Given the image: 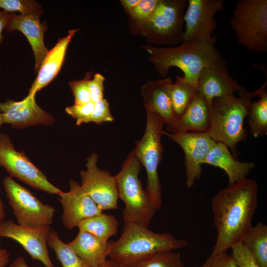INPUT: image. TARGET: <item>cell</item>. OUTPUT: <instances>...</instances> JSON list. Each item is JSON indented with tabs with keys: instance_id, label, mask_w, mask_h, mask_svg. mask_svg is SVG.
<instances>
[{
	"instance_id": "obj_19",
	"label": "cell",
	"mask_w": 267,
	"mask_h": 267,
	"mask_svg": "<svg viewBox=\"0 0 267 267\" xmlns=\"http://www.w3.org/2000/svg\"><path fill=\"white\" fill-rule=\"evenodd\" d=\"M173 83L171 77H166L148 81L141 87L145 110L155 114L166 125L175 120L170 96Z\"/></svg>"
},
{
	"instance_id": "obj_13",
	"label": "cell",
	"mask_w": 267,
	"mask_h": 267,
	"mask_svg": "<svg viewBox=\"0 0 267 267\" xmlns=\"http://www.w3.org/2000/svg\"><path fill=\"white\" fill-rule=\"evenodd\" d=\"M51 230L49 225L26 226L11 220L0 222V237L12 239L19 243L34 260L45 267H55L47 249V240Z\"/></svg>"
},
{
	"instance_id": "obj_40",
	"label": "cell",
	"mask_w": 267,
	"mask_h": 267,
	"mask_svg": "<svg viewBox=\"0 0 267 267\" xmlns=\"http://www.w3.org/2000/svg\"><path fill=\"white\" fill-rule=\"evenodd\" d=\"M10 252L6 249H2L0 246V267H6L10 260Z\"/></svg>"
},
{
	"instance_id": "obj_14",
	"label": "cell",
	"mask_w": 267,
	"mask_h": 267,
	"mask_svg": "<svg viewBox=\"0 0 267 267\" xmlns=\"http://www.w3.org/2000/svg\"><path fill=\"white\" fill-rule=\"evenodd\" d=\"M163 134L167 135L183 149L185 154V185L187 188H191L200 178L203 161L216 142L206 133L170 134L164 131Z\"/></svg>"
},
{
	"instance_id": "obj_22",
	"label": "cell",
	"mask_w": 267,
	"mask_h": 267,
	"mask_svg": "<svg viewBox=\"0 0 267 267\" xmlns=\"http://www.w3.org/2000/svg\"><path fill=\"white\" fill-rule=\"evenodd\" d=\"M203 164L211 165L223 170L227 175L228 184L246 178V176L255 166L254 162H242L236 159L230 152L227 146L220 142H216L211 149Z\"/></svg>"
},
{
	"instance_id": "obj_16",
	"label": "cell",
	"mask_w": 267,
	"mask_h": 267,
	"mask_svg": "<svg viewBox=\"0 0 267 267\" xmlns=\"http://www.w3.org/2000/svg\"><path fill=\"white\" fill-rule=\"evenodd\" d=\"M69 187V191H62L59 195V200L63 208L62 218L64 226L71 230L77 227L81 221L103 211L78 181L71 179Z\"/></svg>"
},
{
	"instance_id": "obj_12",
	"label": "cell",
	"mask_w": 267,
	"mask_h": 267,
	"mask_svg": "<svg viewBox=\"0 0 267 267\" xmlns=\"http://www.w3.org/2000/svg\"><path fill=\"white\" fill-rule=\"evenodd\" d=\"M98 160L96 153L87 158V169L80 172L81 185L102 211L116 209L119 198L115 176L100 170L97 166Z\"/></svg>"
},
{
	"instance_id": "obj_35",
	"label": "cell",
	"mask_w": 267,
	"mask_h": 267,
	"mask_svg": "<svg viewBox=\"0 0 267 267\" xmlns=\"http://www.w3.org/2000/svg\"><path fill=\"white\" fill-rule=\"evenodd\" d=\"M94 103L90 101L84 104H74L65 108L66 112L76 120V125L84 124L85 120L92 114Z\"/></svg>"
},
{
	"instance_id": "obj_27",
	"label": "cell",
	"mask_w": 267,
	"mask_h": 267,
	"mask_svg": "<svg viewBox=\"0 0 267 267\" xmlns=\"http://www.w3.org/2000/svg\"><path fill=\"white\" fill-rule=\"evenodd\" d=\"M197 92V88L185 80L183 76H176V80L172 84L170 90V99L175 119L183 113Z\"/></svg>"
},
{
	"instance_id": "obj_6",
	"label": "cell",
	"mask_w": 267,
	"mask_h": 267,
	"mask_svg": "<svg viewBox=\"0 0 267 267\" xmlns=\"http://www.w3.org/2000/svg\"><path fill=\"white\" fill-rule=\"evenodd\" d=\"M146 123L142 137L135 141L133 150L136 158L147 174L145 191L156 210L162 204V186L158 169L163 157V147L161 137L164 123L155 114L145 110Z\"/></svg>"
},
{
	"instance_id": "obj_5",
	"label": "cell",
	"mask_w": 267,
	"mask_h": 267,
	"mask_svg": "<svg viewBox=\"0 0 267 267\" xmlns=\"http://www.w3.org/2000/svg\"><path fill=\"white\" fill-rule=\"evenodd\" d=\"M142 166L132 150L116 175L118 198L123 200L124 222L148 227L157 210L143 188L139 174Z\"/></svg>"
},
{
	"instance_id": "obj_8",
	"label": "cell",
	"mask_w": 267,
	"mask_h": 267,
	"mask_svg": "<svg viewBox=\"0 0 267 267\" xmlns=\"http://www.w3.org/2000/svg\"><path fill=\"white\" fill-rule=\"evenodd\" d=\"M230 24L239 44L252 51L267 52V0L238 1Z\"/></svg>"
},
{
	"instance_id": "obj_32",
	"label": "cell",
	"mask_w": 267,
	"mask_h": 267,
	"mask_svg": "<svg viewBox=\"0 0 267 267\" xmlns=\"http://www.w3.org/2000/svg\"><path fill=\"white\" fill-rule=\"evenodd\" d=\"M91 77V72L89 71L86 74L82 80L69 82V86L75 98V104H84L91 101L89 87V82Z\"/></svg>"
},
{
	"instance_id": "obj_15",
	"label": "cell",
	"mask_w": 267,
	"mask_h": 267,
	"mask_svg": "<svg viewBox=\"0 0 267 267\" xmlns=\"http://www.w3.org/2000/svg\"><path fill=\"white\" fill-rule=\"evenodd\" d=\"M197 90L210 108L215 98L233 94L236 91L240 94L247 91L229 75L223 59L202 70L198 78Z\"/></svg>"
},
{
	"instance_id": "obj_24",
	"label": "cell",
	"mask_w": 267,
	"mask_h": 267,
	"mask_svg": "<svg viewBox=\"0 0 267 267\" xmlns=\"http://www.w3.org/2000/svg\"><path fill=\"white\" fill-rule=\"evenodd\" d=\"M119 222L114 216L103 212L86 219L79 222V231L89 232L97 238L108 241L109 238L117 235Z\"/></svg>"
},
{
	"instance_id": "obj_43",
	"label": "cell",
	"mask_w": 267,
	"mask_h": 267,
	"mask_svg": "<svg viewBox=\"0 0 267 267\" xmlns=\"http://www.w3.org/2000/svg\"><path fill=\"white\" fill-rule=\"evenodd\" d=\"M5 217L4 205L0 196V222L4 221Z\"/></svg>"
},
{
	"instance_id": "obj_30",
	"label": "cell",
	"mask_w": 267,
	"mask_h": 267,
	"mask_svg": "<svg viewBox=\"0 0 267 267\" xmlns=\"http://www.w3.org/2000/svg\"><path fill=\"white\" fill-rule=\"evenodd\" d=\"M160 1L161 0H140L129 14L131 33L150 17Z\"/></svg>"
},
{
	"instance_id": "obj_33",
	"label": "cell",
	"mask_w": 267,
	"mask_h": 267,
	"mask_svg": "<svg viewBox=\"0 0 267 267\" xmlns=\"http://www.w3.org/2000/svg\"><path fill=\"white\" fill-rule=\"evenodd\" d=\"M231 256L238 267H260L247 248L239 242L233 245Z\"/></svg>"
},
{
	"instance_id": "obj_28",
	"label": "cell",
	"mask_w": 267,
	"mask_h": 267,
	"mask_svg": "<svg viewBox=\"0 0 267 267\" xmlns=\"http://www.w3.org/2000/svg\"><path fill=\"white\" fill-rule=\"evenodd\" d=\"M122 267H184L180 254L173 250L156 252Z\"/></svg>"
},
{
	"instance_id": "obj_41",
	"label": "cell",
	"mask_w": 267,
	"mask_h": 267,
	"mask_svg": "<svg viewBox=\"0 0 267 267\" xmlns=\"http://www.w3.org/2000/svg\"><path fill=\"white\" fill-rule=\"evenodd\" d=\"M7 267H29L25 259L21 256L18 257Z\"/></svg>"
},
{
	"instance_id": "obj_23",
	"label": "cell",
	"mask_w": 267,
	"mask_h": 267,
	"mask_svg": "<svg viewBox=\"0 0 267 267\" xmlns=\"http://www.w3.org/2000/svg\"><path fill=\"white\" fill-rule=\"evenodd\" d=\"M68 245L89 267H99L108 257L110 241L102 240L92 234L79 231Z\"/></svg>"
},
{
	"instance_id": "obj_44",
	"label": "cell",
	"mask_w": 267,
	"mask_h": 267,
	"mask_svg": "<svg viewBox=\"0 0 267 267\" xmlns=\"http://www.w3.org/2000/svg\"><path fill=\"white\" fill-rule=\"evenodd\" d=\"M3 124H4L3 117H2V115L1 113V111L0 110V127Z\"/></svg>"
},
{
	"instance_id": "obj_37",
	"label": "cell",
	"mask_w": 267,
	"mask_h": 267,
	"mask_svg": "<svg viewBox=\"0 0 267 267\" xmlns=\"http://www.w3.org/2000/svg\"><path fill=\"white\" fill-rule=\"evenodd\" d=\"M104 77L99 73L93 75L92 79L89 82L91 100L95 103L104 98Z\"/></svg>"
},
{
	"instance_id": "obj_26",
	"label": "cell",
	"mask_w": 267,
	"mask_h": 267,
	"mask_svg": "<svg viewBox=\"0 0 267 267\" xmlns=\"http://www.w3.org/2000/svg\"><path fill=\"white\" fill-rule=\"evenodd\" d=\"M267 84L251 92L253 96H258L259 99L252 103L249 119V130L255 137H258L267 133Z\"/></svg>"
},
{
	"instance_id": "obj_4",
	"label": "cell",
	"mask_w": 267,
	"mask_h": 267,
	"mask_svg": "<svg viewBox=\"0 0 267 267\" xmlns=\"http://www.w3.org/2000/svg\"><path fill=\"white\" fill-rule=\"evenodd\" d=\"M110 242L108 257L121 267L156 252L182 249L188 244L169 233L154 232L133 222H125L120 238Z\"/></svg>"
},
{
	"instance_id": "obj_29",
	"label": "cell",
	"mask_w": 267,
	"mask_h": 267,
	"mask_svg": "<svg viewBox=\"0 0 267 267\" xmlns=\"http://www.w3.org/2000/svg\"><path fill=\"white\" fill-rule=\"evenodd\" d=\"M47 245L55 252L57 259L63 267H89L68 245L63 242L57 233L51 229Z\"/></svg>"
},
{
	"instance_id": "obj_10",
	"label": "cell",
	"mask_w": 267,
	"mask_h": 267,
	"mask_svg": "<svg viewBox=\"0 0 267 267\" xmlns=\"http://www.w3.org/2000/svg\"><path fill=\"white\" fill-rule=\"evenodd\" d=\"M0 166L10 177L18 178L37 190L58 195L62 192L49 181L24 152L16 151L9 136L3 133H0Z\"/></svg>"
},
{
	"instance_id": "obj_36",
	"label": "cell",
	"mask_w": 267,
	"mask_h": 267,
	"mask_svg": "<svg viewBox=\"0 0 267 267\" xmlns=\"http://www.w3.org/2000/svg\"><path fill=\"white\" fill-rule=\"evenodd\" d=\"M196 267H238L233 258L226 252L209 257L201 266Z\"/></svg>"
},
{
	"instance_id": "obj_21",
	"label": "cell",
	"mask_w": 267,
	"mask_h": 267,
	"mask_svg": "<svg viewBox=\"0 0 267 267\" xmlns=\"http://www.w3.org/2000/svg\"><path fill=\"white\" fill-rule=\"evenodd\" d=\"M79 30V29L69 30L68 34L60 38L53 47L48 50L37 78L29 89L28 96L35 95L37 91L47 86L56 77L63 63L68 45Z\"/></svg>"
},
{
	"instance_id": "obj_7",
	"label": "cell",
	"mask_w": 267,
	"mask_h": 267,
	"mask_svg": "<svg viewBox=\"0 0 267 267\" xmlns=\"http://www.w3.org/2000/svg\"><path fill=\"white\" fill-rule=\"evenodd\" d=\"M187 4V0H161L150 17L131 33L144 37L155 46L182 43Z\"/></svg>"
},
{
	"instance_id": "obj_9",
	"label": "cell",
	"mask_w": 267,
	"mask_h": 267,
	"mask_svg": "<svg viewBox=\"0 0 267 267\" xmlns=\"http://www.w3.org/2000/svg\"><path fill=\"white\" fill-rule=\"evenodd\" d=\"M4 190L18 224L26 226L50 225L54 207L43 204L25 187L7 176L3 180Z\"/></svg>"
},
{
	"instance_id": "obj_31",
	"label": "cell",
	"mask_w": 267,
	"mask_h": 267,
	"mask_svg": "<svg viewBox=\"0 0 267 267\" xmlns=\"http://www.w3.org/2000/svg\"><path fill=\"white\" fill-rule=\"evenodd\" d=\"M0 9L8 12H18L21 15L40 17L44 13L42 5L33 0H0Z\"/></svg>"
},
{
	"instance_id": "obj_20",
	"label": "cell",
	"mask_w": 267,
	"mask_h": 267,
	"mask_svg": "<svg viewBox=\"0 0 267 267\" xmlns=\"http://www.w3.org/2000/svg\"><path fill=\"white\" fill-rule=\"evenodd\" d=\"M210 126V107L203 96L197 92L183 113L166 125V129L170 134L207 133Z\"/></svg>"
},
{
	"instance_id": "obj_34",
	"label": "cell",
	"mask_w": 267,
	"mask_h": 267,
	"mask_svg": "<svg viewBox=\"0 0 267 267\" xmlns=\"http://www.w3.org/2000/svg\"><path fill=\"white\" fill-rule=\"evenodd\" d=\"M114 119L110 111L109 104L106 99L103 98L94 103L92 114L85 120L84 123L93 122L99 125L104 122H112Z\"/></svg>"
},
{
	"instance_id": "obj_11",
	"label": "cell",
	"mask_w": 267,
	"mask_h": 267,
	"mask_svg": "<svg viewBox=\"0 0 267 267\" xmlns=\"http://www.w3.org/2000/svg\"><path fill=\"white\" fill-rule=\"evenodd\" d=\"M224 7L222 0H188L182 43L215 41L212 36L217 26L215 16Z\"/></svg>"
},
{
	"instance_id": "obj_39",
	"label": "cell",
	"mask_w": 267,
	"mask_h": 267,
	"mask_svg": "<svg viewBox=\"0 0 267 267\" xmlns=\"http://www.w3.org/2000/svg\"><path fill=\"white\" fill-rule=\"evenodd\" d=\"M140 1V0H121L120 2L125 12L129 14Z\"/></svg>"
},
{
	"instance_id": "obj_38",
	"label": "cell",
	"mask_w": 267,
	"mask_h": 267,
	"mask_svg": "<svg viewBox=\"0 0 267 267\" xmlns=\"http://www.w3.org/2000/svg\"><path fill=\"white\" fill-rule=\"evenodd\" d=\"M9 14L10 12L0 9V44L1 43L3 39L2 32L3 30L5 29L9 18Z\"/></svg>"
},
{
	"instance_id": "obj_2",
	"label": "cell",
	"mask_w": 267,
	"mask_h": 267,
	"mask_svg": "<svg viewBox=\"0 0 267 267\" xmlns=\"http://www.w3.org/2000/svg\"><path fill=\"white\" fill-rule=\"evenodd\" d=\"M215 42L216 40L183 42L169 47L147 44L141 48L147 52L148 60L163 78L167 77L171 67H176L183 73V78L197 88L202 70L223 59L215 47Z\"/></svg>"
},
{
	"instance_id": "obj_18",
	"label": "cell",
	"mask_w": 267,
	"mask_h": 267,
	"mask_svg": "<svg viewBox=\"0 0 267 267\" xmlns=\"http://www.w3.org/2000/svg\"><path fill=\"white\" fill-rule=\"evenodd\" d=\"M40 17L32 15L16 14L10 12L5 30L9 33L22 32L32 47L35 59V73H38L48 51L44 43V35L47 29L46 22H41Z\"/></svg>"
},
{
	"instance_id": "obj_1",
	"label": "cell",
	"mask_w": 267,
	"mask_h": 267,
	"mask_svg": "<svg viewBox=\"0 0 267 267\" xmlns=\"http://www.w3.org/2000/svg\"><path fill=\"white\" fill-rule=\"evenodd\" d=\"M258 189L255 180L246 178L228 184L213 197L211 205L217 235L209 257L226 252L252 226Z\"/></svg>"
},
{
	"instance_id": "obj_42",
	"label": "cell",
	"mask_w": 267,
	"mask_h": 267,
	"mask_svg": "<svg viewBox=\"0 0 267 267\" xmlns=\"http://www.w3.org/2000/svg\"><path fill=\"white\" fill-rule=\"evenodd\" d=\"M99 267H121L114 260L109 259L106 260Z\"/></svg>"
},
{
	"instance_id": "obj_17",
	"label": "cell",
	"mask_w": 267,
	"mask_h": 267,
	"mask_svg": "<svg viewBox=\"0 0 267 267\" xmlns=\"http://www.w3.org/2000/svg\"><path fill=\"white\" fill-rule=\"evenodd\" d=\"M0 110L3 123L15 128H25L38 125L48 126L53 124L54 117L40 108L35 95H27L22 100L8 99L0 103Z\"/></svg>"
},
{
	"instance_id": "obj_3",
	"label": "cell",
	"mask_w": 267,
	"mask_h": 267,
	"mask_svg": "<svg viewBox=\"0 0 267 267\" xmlns=\"http://www.w3.org/2000/svg\"><path fill=\"white\" fill-rule=\"evenodd\" d=\"M252 97L251 92L246 91L239 97L233 94L216 98L210 108V126L206 133L229 148L237 160V145L246 138L244 121L249 115Z\"/></svg>"
},
{
	"instance_id": "obj_25",
	"label": "cell",
	"mask_w": 267,
	"mask_h": 267,
	"mask_svg": "<svg viewBox=\"0 0 267 267\" xmlns=\"http://www.w3.org/2000/svg\"><path fill=\"white\" fill-rule=\"evenodd\" d=\"M242 243L252 254L260 267H267V225L258 222L242 238Z\"/></svg>"
}]
</instances>
